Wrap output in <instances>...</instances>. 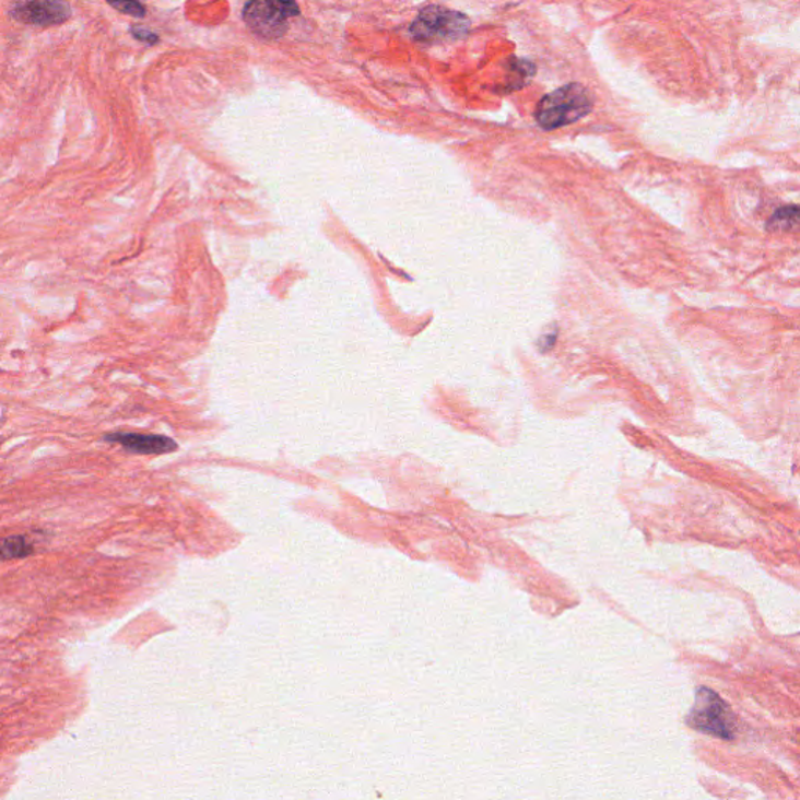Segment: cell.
Here are the masks:
<instances>
[{
    "instance_id": "7a4b0ae2",
    "label": "cell",
    "mask_w": 800,
    "mask_h": 800,
    "mask_svg": "<svg viewBox=\"0 0 800 800\" xmlns=\"http://www.w3.org/2000/svg\"><path fill=\"white\" fill-rule=\"evenodd\" d=\"M471 27L467 14L445 7H428L414 20L412 34L421 43L456 42L463 38Z\"/></svg>"
},
{
    "instance_id": "30bf717a",
    "label": "cell",
    "mask_w": 800,
    "mask_h": 800,
    "mask_svg": "<svg viewBox=\"0 0 800 800\" xmlns=\"http://www.w3.org/2000/svg\"><path fill=\"white\" fill-rule=\"evenodd\" d=\"M107 2L110 3L113 9L123 14H129V16H145V7L141 3V0H107Z\"/></svg>"
},
{
    "instance_id": "8992f818",
    "label": "cell",
    "mask_w": 800,
    "mask_h": 800,
    "mask_svg": "<svg viewBox=\"0 0 800 800\" xmlns=\"http://www.w3.org/2000/svg\"><path fill=\"white\" fill-rule=\"evenodd\" d=\"M105 442L116 443L129 452L141 454V456H160V454L174 452L177 449V443L174 439L162 435L118 432V434L105 436Z\"/></svg>"
},
{
    "instance_id": "6da1fadb",
    "label": "cell",
    "mask_w": 800,
    "mask_h": 800,
    "mask_svg": "<svg viewBox=\"0 0 800 800\" xmlns=\"http://www.w3.org/2000/svg\"><path fill=\"white\" fill-rule=\"evenodd\" d=\"M595 107L591 91L580 83H569L562 89L545 94L537 105L534 119L544 130H555L570 126L588 116Z\"/></svg>"
},
{
    "instance_id": "52a82bcc",
    "label": "cell",
    "mask_w": 800,
    "mask_h": 800,
    "mask_svg": "<svg viewBox=\"0 0 800 800\" xmlns=\"http://www.w3.org/2000/svg\"><path fill=\"white\" fill-rule=\"evenodd\" d=\"M35 554V544L24 534L0 538V562L21 560Z\"/></svg>"
},
{
    "instance_id": "9c48e42d",
    "label": "cell",
    "mask_w": 800,
    "mask_h": 800,
    "mask_svg": "<svg viewBox=\"0 0 800 800\" xmlns=\"http://www.w3.org/2000/svg\"><path fill=\"white\" fill-rule=\"evenodd\" d=\"M798 207H784V209L777 210V212L770 216L767 227H769L770 231H774V228H789L798 223Z\"/></svg>"
},
{
    "instance_id": "277c9868",
    "label": "cell",
    "mask_w": 800,
    "mask_h": 800,
    "mask_svg": "<svg viewBox=\"0 0 800 800\" xmlns=\"http://www.w3.org/2000/svg\"><path fill=\"white\" fill-rule=\"evenodd\" d=\"M299 14L296 0H249L243 10L246 24L263 38L286 34L290 21Z\"/></svg>"
},
{
    "instance_id": "5b68a950",
    "label": "cell",
    "mask_w": 800,
    "mask_h": 800,
    "mask_svg": "<svg viewBox=\"0 0 800 800\" xmlns=\"http://www.w3.org/2000/svg\"><path fill=\"white\" fill-rule=\"evenodd\" d=\"M71 14L68 0H20L12 9V17L17 23L42 27L67 23Z\"/></svg>"
},
{
    "instance_id": "3957f363",
    "label": "cell",
    "mask_w": 800,
    "mask_h": 800,
    "mask_svg": "<svg viewBox=\"0 0 800 800\" xmlns=\"http://www.w3.org/2000/svg\"><path fill=\"white\" fill-rule=\"evenodd\" d=\"M686 721L702 733L713 734L722 740H732L734 737L732 710L715 691L705 686L696 690V701Z\"/></svg>"
},
{
    "instance_id": "8fae6325",
    "label": "cell",
    "mask_w": 800,
    "mask_h": 800,
    "mask_svg": "<svg viewBox=\"0 0 800 800\" xmlns=\"http://www.w3.org/2000/svg\"><path fill=\"white\" fill-rule=\"evenodd\" d=\"M130 32H132L134 38L140 39V42L145 43V45H155V43H158V36L152 34V32L145 31V28L133 27Z\"/></svg>"
},
{
    "instance_id": "ba28073f",
    "label": "cell",
    "mask_w": 800,
    "mask_h": 800,
    "mask_svg": "<svg viewBox=\"0 0 800 800\" xmlns=\"http://www.w3.org/2000/svg\"><path fill=\"white\" fill-rule=\"evenodd\" d=\"M534 72H537V68L532 61L511 58L510 64H508L507 91L521 90L533 79Z\"/></svg>"
}]
</instances>
